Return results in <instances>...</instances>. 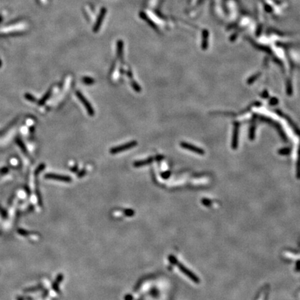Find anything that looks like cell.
<instances>
[{"instance_id": "ac0fdd59", "label": "cell", "mask_w": 300, "mask_h": 300, "mask_svg": "<svg viewBox=\"0 0 300 300\" xmlns=\"http://www.w3.org/2000/svg\"><path fill=\"white\" fill-rule=\"evenodd\" d=\"M18 300H23V299H22V298H21V297H19Z\"/></svg>"}, {"instance_id": "2e32d148", "label": "cell", "mask_w": 300, "mask_h": 300, "mask_svg": "<svg viewBox=\"0 0 300 300\" xmlns=\"http://www.w3.org/2000/svg\"><path fill=\"white\" fill-rule=\"evenodd\" d=\"M133 299V297H131L130 295H126V297H125V300H132Z\"/></svg>"}, {"instance_id": "277c9868", "label": "cell", "mask_w": 300, "mask_h": 300, "mask_svg": "<svg viewBox=\"0 0 300 300\" xmlns=\"http://www.w3.org/2000/svg\"><path fill=\"white\" fill-rule=\"evenodd\" d=\"M46 178H49V179L57 180V181H64V182H70L72 181V178L69 176H65V175H60V174H47L45 175Z\"/></svg>"}, {"instance_id": "ba28073f", "label": "cell", "mask_w": 300, "mask_h": 300, "mask_svg": "<svg viewBox=\"0 0 300 300\" xmlns=\"http://www.w3.org/2000/svg\"><path fill=\"white\" fill-rule=\"evenodd\" d=\"M81 81H82V82L84 83V84L88 85V86H91V85H93L95 82V79L90 77H84L82 79H81Z\"/></svg>"}, {"instance_id": "4fadbf2b", "label": "cell", "mask_w": 300, "mask_h": 300, "mask_svg": "<svg viewBox=\"0 0 300 300\" xmlns=\"http://www.w3.org/2000/svg\"><path fill=\"white\" fill-rule=\"evenodd\" d=\"M154 159V160H156L157 161H158V162H159V161H161L162 160H163L164 156L163 155H157V156H156Z\"/></svg>"}, {"instance_id": "3957f363", "label": "cell", "mask_w": 300, "mask_h": 300, "mask_svg": "<svg viewBox=\"0 0 300 300\" xmlns=\"http://www.w3.org/2000/svg\"><path fill=\"white\" fill-rule=\"evenodd\" d=\"M169 260H170V261L172 263H173V264L177 265L178 268L180 269V270H181V271L183 272V273H184L185 275L188 276V277H190V278L191 279H192V280H193V281H197V279H196L195 276L193 274H192L190 271H189L188 269L185 268V267L183 266V265H182L181 264H180V263H178L177 261H176V258H175L174 256H172V255H170V256H169Z\"/></svg>"}, {"instance_id": "5bb4252c", "label": "cell", "mask_w": 300, "mask_h": 300, "mask_svg": "<svg viewBox=\"0 0 300 300\" xmlns=\"http://www.w3.org/2000/svg\"><path fill=\"white\" fill-rule=\"evenodd\" d=\"M124 213L128 216H132L133 215H134V211H132V210H125Z\"/></svg>"}, {"instance_id": "6da1fadb", "label": "cell", "mask_w": 300, "mask_h": 300, "mask_svg": "<svg viewBox=\"0 0 300 300\" xmlns=\"http://www.w3.org/2000/svg\"><path fill=\"white\" fill-rule=\"evenodd\" d=\"M137 145H138V142L136 141V140H133V141L129 142V143H126L125 144H124V145H119V146L114 147H113V148H111L110 153L112 154L120 153V152H124V151H126V150H129V149L133 148V147H136Z\"/></svg>"}, {"instance_id": "9c48e42d", "label": "cell", "mask_w": 300, "mask_h": 300, "mask_svg": "<svg viewBox=\"0 0 300 300\" xmlns=\"http://www.w3.org/2000/svg\"><path fill=\"white\" fill-rule=\"evenodd\" d=\"M130 84H131V87L133 88V89L134 90L136 93H140V92H141V87L138 85V84H137L136 81L132 80L131 81Z\"/></svg>"}, {"instance_id": "30bf717a", "label": "cell", "mask_w": 300, "mask_h": 300, "mask_svg": "<svg viewBox=\"0 0 300 300\" xmlns=\"http://www.w3.org/2000/svg\"><path fill=\"white\" fill-rule=\"evenodd\" d=\"M18 232L19 234H20L21 235H23V236H27V235H30V232L27 231H26L25 229H19L18 230Z\"/></svg>"}, {"instance_id": "8fae6325", "label": "cell", "mask_w": 300, "mask_h": 300, "mask_svg": "<svg viewBox=\"0 0 300 300\" xmlns=\"http://www.w3.org/2000/svg\"><path fill=\"white\" fill-rule=\"evenodd\" d=\"M170 174H171L170 172L169 171H165L161 174V176H162L163 178H165V179H166V178H168L170 177Z\"/></svg>"}, {"instance_id": "7c38bea8", "label": "cell", "mask_w": 300, "mask_h": 300, "mask_svg": "<svg viewBox=\"0 0 300 300\" xmlns=\"http://www.w3.org/2000/svg\"><path fill=\"white\" fill-rule=\"evenodd\" d=\"M86 174V170L85 169H83L82 170H81L79 172H78V174H77V176L78 177L81 178V177H83V176H85Z\"/></svg>"}, {"instance_id": "7a4b0ae2", "label": "cell", "mask_w": 300, "mask_h": 300, "mask_svg": "<svg viewBox=\"0 0 300 300\" xmlns=\"http://www.w3.org/2000/svg\"><path fill=\"white\" fill-rule=\"evenodd\" d=\"M76 95L78 98L79 99L81 103L83 104L85 108L87 111L88 115L91 116H93L95 115V110L94 108L92 106L91 104L88 102V100L84 96V95L81 93L80 91H77L76 92Z\"/></svg>"}, {"instance_id": "e0dca14e", "label": "cell", "mask_w": 300, "mask_h": 300, "mask_svg": "<svg viewBox=\"0 0 300 300\" xmlns=\"http://www.w3.org/2000/svg\"><path fill=\"white\" fill-rule=\"evenodd\" d=\"M126 74H127V75H128V76H129V77L130 78H131H131H132V77H133V74H132V72H131V71H130V70H129V71H128V72H127V73H126Z\"/></svg>"}, {"instance_id": "8992f818", "label": "cell", "mask_w": 300, "mask_h": 300, "mask_svg": "<svg viewBox=\"0 0 300 300\" xmlns=\"http://www.w3.org/2000/svg\"><path fill=\"white\" fill-rule=\"evenodd\" d=\"M63 279V275H61V274H60V275H58V276H57V277L56 278V280H55V281L54 282L52 287H53L54 290L57 292H59V285H60V283L62 282Z\"/></svg>"}, {"instance_id": "52a82bcc", "label": "cell", "mask_w": 300, "mask_h": 300, "mask_svg": "<svg viewBox=\"0 0 300 300\" xmlns=\"http://www.w3.org/2000/svg\"><path fill=\"white\" fill-rule=\"evenodd\" d=\"M181 147H183V148L186 149V150H188L190 151H192V152H196V153H199V154L202 153V151H201V150H199V148H197V147L193 146V145H190V144H188L186 143H181Z\"/></svg>"}, {"instance_id": "9a60e30c", "label": "cell", "mask_w": 300, "mask_h": 300, "mask_svg": "<svg viewBox=\"0 0 300 300\" xmlns=\"http://www.w3.org/2000/svg\"><path fill=\"white\" fill-rule=\"evenodd\" d=\"M71 170H72V172H77L78 171V166L77 165L74 166V168H72V169H71Z\"/></svg>"}, {"instance_id": "5b68a950", "label": "cell", "mask_w": 300, "mask_h": 300, "mask_svg": "<svg viewBox=\"0 0 300 300\" xmlns=\"http://www.w3.org/2000/svg\"><path fill=\"white\" fill-rule=\"evenodd\" d=\"M154 159L153 157H150L148 159H145V160H141V161H137L136 162L133 163V166L135 168H140L142 166L150 164L153 162Z\"/></svg>"}]
</instances>
